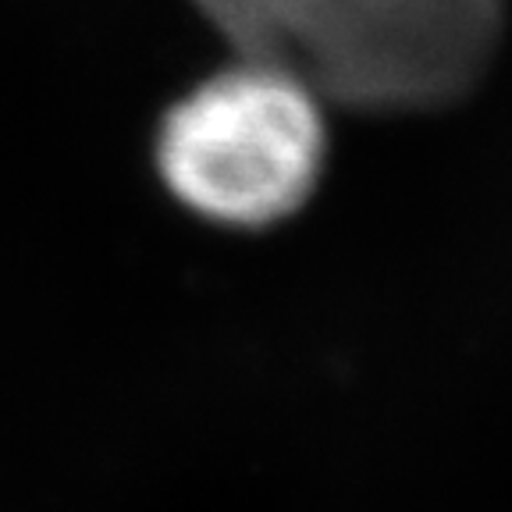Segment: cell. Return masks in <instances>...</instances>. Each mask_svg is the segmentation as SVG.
Masks as SVG:
<instances>
[{
	"label": "cell",
	"mask_w": 512,
	"mask_h": 512,
	"mask_svg": "<svg viewBox=\"0 0 512 512\" xmlns=\"http://www.w3.org/2000/svg\"><path fill=\"white\" fill-rule=\"evenodd\" d=\"M328 164V104L292 68L235 54L164 111L153 168L200 221L264 232L296 217Z\"/></svg>",
	"instance_id": "obj_2"
},
{
	"label": "cell",
	"mask_w": 512,
	"mask_h": 512,
	"mask_svg": "<svg viewBox=\"0 0 512 512\" xmlns=\"http://www.w3.org/2000/svg\"><path fill=\"white\" fill-rule=\"evenodd\" d=\"M232 54L303 75L324 104L434 111L470 93L498 50L505 0H192Z\"/></svg>",
	"instance_id": "obj_1"
}]
</instances>
